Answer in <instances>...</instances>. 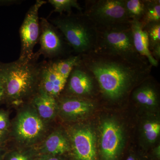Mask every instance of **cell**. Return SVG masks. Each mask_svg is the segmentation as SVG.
I'll use <instances>...</instances> for the list:
<instances>
[{"mask_svg":"<svg viewBox=\"0 0 160 160\" xmlns=\"http://www.w3.org/2000/svg\"><path fill=\"white\" fill-rule=\"evenodd\" d=\"M82 63L92 73L103 97L116 102L148 78L152 66L144 57L128 59L92 51L82 55Z\"/></svg>","mask_w":160,"mask_h":160,"instance_id":"obj_1","label":"cell"},{"mask_svg":"<svg viewBox=\"0 0 160 160\" xmlns=\"http://www.w3.org/2000/svg\"><path fill=\"white\" fill-rule=\"evenodd\" d=\"M37 58L33 56L29 62H0V80L5 87L7 106L17 108L37 92L42 65L36 62Z\"/></svg>","mask_w":160,"mask_h":160,"instance_id":"obj_2","label":"cell"},{"mask_svg":"<svg viewBox=\"0 0 160 160\" xmlns=\"http://www.w3.org/2000/svg\"><path fill=\"white\" fill-rule=\"evenodd\" d=\"M11 120L10 142L13 147H35L43 141L55 126L42 119L29 102L20 106Z\"/></svg>","mask_w":160,"mask_h":160,"instance_id":"obj_3","label":"cell"},{"mask_svg":"<svg viewBox=\"0 0 160 160\" xmlns=\"http://www.w3.org/2000/svg\"><path fill=\"white\" fill-rule=\"evenodd\" d=\"M61 32L66 42L78 55L94 51L97 30L84 13L61 14L49 21Z\"/></svg>","mask_w":160,"mask_h":160,"instance_id":"obj_4","label":"cell"},{"mask_svg":"<svg viewBox=\"0 0 160 160\" xmlns=\"http://www.w3.org/2000/svg\"><path fill=\"white\" fill-rule=\"evenodd\" d=\"M97 30V41L94 52L128 59H139L144 57L140 55L135 49L130 22L112 28Z\"/></svg>","mask_w":160,"mask_h":160,"instance_id":"obj_5","label":"cell"},{"mask_svg":"<svg viewBox=\"0 0 160 160\" xmlns=\"http://www.w3.org/2000/svg\"><path fill=\"white\" fill-rule=\"evenodd\" d=\"M84 14L97 29H108L130 23L124 0H92L86 2Z\"/></svg>","mask_w":160,"mask_h":160,"instance_id":"obj_6","label":"cell"},{"mask_svg":"<svg viewBox=\"0 0 160 160\" xmlns=\"http://www.w3.org/2000/svg\"><path fill=\"white\" fill-rule=\"evenodd\" d=\"M66 129L71 146L69 160H98L96 138L89 126L80 122L69 124Z\"/></svg>","mask_w":160,"mask_h":160,"instance_id":"obj_7","label":"cell"},{"mask_svg":"<svg viewBox=\"0 0 160 160\" xmlns=\"http://www.w3.org/2000/svg\"><path fill=\"white\" fill-rule=\"evenodd\" d=\"M47 2L37 0L29 8L19 29L21 50L18 59L22 62H29L33 58V49L40 35L39 10Z\"/></svg>","mask_w":160,"mask_h":160,"instance_id":"obj_8","label":"cell"},{"mask_svg":"<svg viewBox=\"0 0 160 160\" xmlns=\"http://www.w3.org/2000/svg\"><path fill=\"white\" fill-rule=\"evenodd\" d=\"M124 143V133L119 124L112 119L105 120L101 127L100 160H118Z\"/></svg>","mask_w":160,"mask_h":160,"instance_id":"obj_9","label":"cell"},{"mask_svg":"<svg viewBox=\"0 0 160 160\" xmlns=\"http://www.w3.org/2000/svg\"><path fill=\"white\" fill-rule=\"evenodd\" d=\"M57 102L58 118L69 124L80 122L94 108L93 103L85 98L61 94Z\"/></svg>","mask_w":160,"mask_h":160,"instance_id":"obj_10","label":"cell"},{"mask_svg":"<svg viewBox=\"0 0 160 160\" xmlns=\"http://www.w3.org/2000/svg\"><path fill=\"white\" fill-rule=\"evenodd\" d=\"M39 50L34 55L38 58L41 55L49 58H53L61 55L65 50V42L62 35L48 20L40 18Z\"/></svg>","mask_w":160,"mask_h":160,"instance_id":"obj_11","label":"cell"},{"mask_svg":"<svg viewBox=\"0 0 160 160\" xmlns=\"http://www.w3.org/2000/svg\"><path fill=\"white\" fill-rule=\"evenodd\" d=\"M95 82L97 81L94 77L82 62L70 72L61 94L86 98L93 93Z\"/></svg>","mask_w":160,"mask_h":160,"instance_id":"obj_12","label":"cell"},{"mask_svg":"<svg viewBox=\"0 0 160 160\" xmlns=\"http://www.w3.org/2000/svg\"><path fill=\"white\" fill-rule=\"evenodd\" d=\"M35 147L38 155L69 157L71 146L66 127L62 126L54 127Z\"/></svg>","mask_w":160,"mask_h":160,"instance_id":"obj_13","label":"cell"},{"mask_svg":"<svg viewBox=\"0 0 160 160\" xmlns=\"http://www.w3.org/2000/svg\"><path fill=\"white\" fill-rule=\"evenodd\" d=\"M66 81L52 68L50 62L42 63L38 89L57 99L64 90Z\"/></svg>","mask_w":160,"mask_h":160,"instance_id":"obj_14","label":"cell"},{"mask_svg":"<svg viewBox=\"0 0 160 160\" xmlns=\"http://www.w3.org/2000/svg\"><path fill=\"white\" fill-rule=\"evenodd\" d=\"M29 102L44 121L53 124L58 118L57 99L42 89H38Z\"/></svg>","mask_w":160,"mask_h":160,"instance_id":"obj_15","label":"cell"},{"mask_svg":"<svg viewBox=\"0 0 160 160\" xmlns=\"http://www.w3.org/2000/svg\"><path fill=\"white\" fill-rule=\"evenodd\" d=\"M146 80L132 91V99L143 108L150 110L156 109L158 106V92L154 84L148 82V78Z\"/></svg>","mask_w":160,"mask_h":160,"instance_id":"obj_16","label":"cell"},{"mask_svg":"<svg viewBox=\"0 0 160 160\" xmlns=\"http://www.w3.org/2000/svg\"><path fill=\"white\" fill-rule=\"evenodd\" d=\"M130 26L136 50L140 55L146 58L152 66L157 67L159 62L155 59L149 50L148 36L142 23L133 20L130 22Z\"/></svg>","mask_w":160,"mask_h":160,"instance_id":"obj_17","label":"cell"},{"mask_svg":"<svg viewBox=\"0 0 160 160\" xmlns=\"http://www.w3.org/2000/svg\"><path fill=\"white\" fill-rule=\"evenodd\" d=\"M82 62V56L80 55L72 56L64 59L49 61L52 68L66 79L73 68L81 64Z\"/></svg>","mask_w":160,"mask_h":160,"instance_id":"obj_18","label":"cell"},{"mask_svg":"<svg viewBox=\"0 0 160 160\" xmlns=\"http://www.w3.org/2000/svg\"><path fill=\"white\" fill-rule=\"evenodd\" d=\"M38 153L35 147L9 148L3 160H35Z\"/></svg>","mask_w":160,"mask_h":160,"instance_id":"obj_19","label":"cell"},{"mask_svg":"<svg viewBox=\"0 0 160 160\" xmlns=\"http://www.w3.org/2000/svg\"><path fill=\"white\" fill-rule=\"evenodd\" d=\"M140 22L143 27L151 23L160 22V0H145V8Z\"/></svg>","mask_w":160,"mask_h":160,"instance_id":"obj_20","label":"cell"},{"mask_svg":"<svg viewBox=\"0 0 160 160\" xmlns=\"http://www.w3.org/2000/svg\"><path fill=\"white\" fill-rule=\"evenodd\" d=\"M142 133L145 141L149 144H154L160 133V122L157 118L147 119L142 125Z\"/></svg>","mask_w":160,"mask_h":160,"instance_id":"obj_21","label":"cell"},{"mask_svg":"<svg viewBox=\"0 0 160 160\" xmlns=\"http://www.w3.org/2000/svg\"><path fill=\"white\" fill-rule=\"evenodd\" d=\"M125 9L130 21L141 22L144 15L145 0H124Z\"/></svg>","mask_w":160,"mask_h":160,"instance_id":"obj_22","label":"cell"},{"mask_svg":"<svg viewBox=\"0 0 160 160\" xmlns=\"http://www.w3.org/2000/svg\"><path fill=\"white\" fill-rule=\"evenodd\" d=\"M48 2L53 7V12H58L60 15L63 14V12L70 14L72 12V8H75L82 12L83 9L77 0H49Z\"/></svg>","mask_w":160,"mask_h":160,"instance_id":"obj_23","label":"cell"},{"mask_svg":"<svg viewBox=\"0 0 160 160\" xmlns=\"http://www.w3.org/2000/svg\"><path fill=\"white\" fill-rule=\"evenodd\" d=\"M148 39L150 51L154 47L160 45V22L151 23L144 26Z\"/></svg>","mask_w":160,"mask_h":160,"instance_id":"obj_24","label":"cell"},{"mask_svg":"<svg viewBox=\"0 0 160 160\" xmlns=\"http://www.w3.org/2000/svg\"><path fill=\"white\" fill-rule=\"evenodd\" d=\"M11 122L9 111L0 108V130L9 131L11 127Z\"/></svg>","mask_w":160,"mask_h":160,"instance_id":"obj_25","label":"cell"},{"mask_svg":"<svg viewBox=\"0 0 160 160\" xmlns=\"http://www.w3.org/2000/svg\"><path fill=\"white\" fill-rule=\"evenodd\" d=\"M35 160H69L67 156H51L38 154Z\"/></svg>","mask_w":160,"mask_h":160,"instance_id":"obj_26","label":"cell"},{"mask_svg":"<svg viewBox=\"0 0 160 160\" xmlns=\"http://www.w3.org/2000/svg\"><path fill=\"white\" fill-rule=\"evenodd\" d=\"M10 142L9 131L0 130V146H7Z\"/></svg>","mask_w":160,"mask_h":160,"instance_id":"obj_27","label":"cell"},{"mask_svg":"<svg viewBox=\"0 0 160 160\" xmlns=\"http://www.w3.org/2000/svg\"><path fill=\"white\" fill-rule=\"evenodd\" d=\"M6 94L5 87L2 82L0 80V105L6 103Z\"/></svg>","mask_w":160,"mask_h":160,"instance_id":"obj_28","label":"cell"},{"mask_svg":"<svg viewBox=\"0 0 160 160\" xmlns=\"http://www.w3.org/2000/svg\"><path fill=\"white\" fill-rule=\"evenodd\" d=\"M8 149V146H0V160H3Z\"/></svg>","mask_w":160,"mask_h":160,"instance_id":"obj_29","label":"cell"},{"mask_svg":"<svg viewBox=\"0 0 160 160\" xmlns=\"http://www.w3.org/2000/svg\"><path fill=\"white\" fill-rule=\"evenodd\" d=\"M19 2V1H0V6H9Z\"/></svg>","mask_w":160,"mask_h":160,"instance_id":"obj_30","label":"cell"},{"mask_svg":"<svg viewBox=\"0 0 160 160\" xmlns=\"http://www.w3.org/2000/svg\"><path fill=\"white\" fill-rule=\"evenodd\" d=\"M153 156L158 159H160V145L158 146L155 148L153 151Z\"/></svg>","mask_w":160,"mask_h":160,"instance_id":"obj_31","label":"cell"},{"mask_svg":"<svg viewBox=\"0 0 160 160\" xmlns=\"http://www.w3.org/2000/svg\"><path fill=\"white\" fill-rule=\"evenodd\" d=\"M126 160H142L141 158L136 155L132 154L129 155Z\"/></svg>","mask_w":160,"mask_h":160,"instance_id":"obj_32","label":"cell"}]
</instances>
